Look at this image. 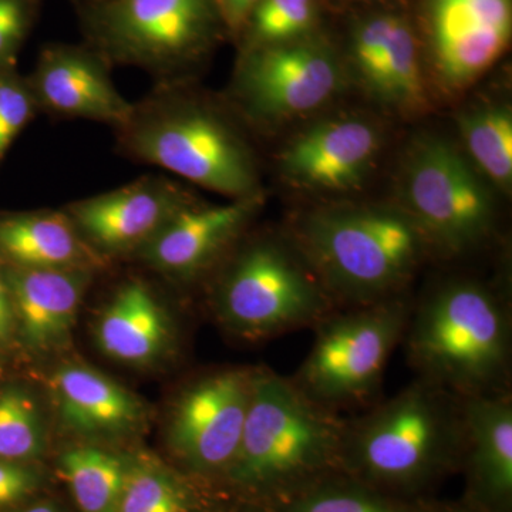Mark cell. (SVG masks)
Returning a JSON list of instances; mask_svg holds the SVG:
<instances>
[{
  "label": "cell",
  "mask_w": 512,
  "mask_h": 512,
  "mask_svg": "<svg viewBox=\"0 0 512 512\" xmlns=\"http://www.w3.org/2000/svg\"><path fill=\"white\" fill-rule=\"evenodd\" d=\"M346 417L313 402L291 377L261 367L237 456L220 493L275 511L333 474L342 473Z\"/></svg>",
  "instance_id": "obj_1"
},
{
  "label": "cell",
  "mask_w": 512,
  "mask_h": 512,
  "mask_svg": "<svg viewBox=\"0 0 512 512\" xmlns=\"http://www.w3.org/2000/svg\"><path fill=\"white\" fill-rule=\"evenodd\" d=\"M463 399L426 380L346 417L340 470L386 493L433 498L463 463Z\"/></svg>",
  "instance_id": "obj_2"
},
{
  "label": "cell",
  "mask_w": 512,
  "mask_h": 512,
  "mask_svg": "<svg viewBox=\"0 0 512 512\" xmlns=\"http://www.w3.org/2000/svg\"><path fill=\"white\" fill-rule=\"evenodd\" d=\"M285 232L338 309L409 293L431 259L419 229L396 204L325 202L296 214Z\"/></svg>",
  "instance_id": "obj_3"
},
{
  "label": "cell",
  "mask_w": 512,
  "mask_h": 512,
  "mask_svg": "<svg viewBox=\"0 0 512 512\" xmlns=\"http://www.w3.org/2000/svg\"><path fill=\"white\" fill-rule=\"evenodd\" d=\"M402 345L416 377L460 399L510 393L512 316L507 296L466 276L413 299Z\"/></svg>",
  "instance_id": "obj_4"
},
{
  "label": "cell",
  "mask_w": 512,
  "mask_h": 512,
  "mask_svg": "<svg viewBox=\"0 0 512 512\" xmlns=\"http://www.w3.org/2000/svg\"><path fill=\"white\" fill-rule=\"evenodd\" d=\"M212 305L225 329L252 342L313 329L338 309L285 231L254 239L229 259Z\"/></svg>",
  "instance_id": "obj_5"
},
{
  "label": "cell",
  "mask_w": 512,
  "mask_h": 512,
  "mask_svg": "<svg viewBox=\"0 0 512 512\" xmlns=\"http://www.w3.org/2000/svg\"><path fill=\"white\" fill-rule=\"evenodd\" d=\"M410 293L335 309L320 320L312 348L291 376L302 393L330 412H357L379 402L390 356L402 345Z\"/></svg>",
  "instance_id": "obj_6"
},
{
  "label": "cell",
  "mask_w": 512,
  "mask_h": 512,
  "mask_svg": "<svg viewBox=\"0 0 512 512\" xmlns=\"http://www.w3.org/2000/svg\"><path fill=\"white\" fill-rule=\"evenodd\" d=\"M490 188L461 148L424 134L407 151L394 204L419 229L430 258L454 261L474 254L495 235Z\"/></svg>",
  "instance_id": "obj_7"
},
{
  "label": "cell",
  "mask_w": 512,
  "mask_h": 512,
  "mask_svg": "<svg viewBox=\"0 0 512 512\" xmlns=\"http://www.w3.org/2000/svg\"><path fill=\"white\" fill-rule=\"evenodd\" d=\"M126 128L127 147L141 161L164 168L229 200L259 194L251 147L218 111L178 101L134 110Z\"/></svg>",
  "instance_id": "obj_8"
},
{
  "label": "cell",
  "mask_w": 512,
  "mask_h": 512,
  "mask_svg": "<svg viewBox=\"0 0 512 512\" xmlns=\"http://www.w3.org/2000/svg\"><path fill=\"white\" fill-rule=\"evenodd\" d=\"M349 82L338 40L323 30L295 42L245 49L235 92L255 120L281 126L325 109Z\"/></svg>",
  "instance_id": "obj_9"
},
{
  "label": "cell",
  "mask_w": 512,
  "mask_h": 512,
  "mask_svg": "<svg viewBox=\"0 0 512 512\" xmlns=\"http://www.w3.org/2000/svg\"><path fill=\"white\" fill-rule=\"evenodd\" d=\"M339 46L349 80L382 109L416 117L429 107V79L406 2L345 10Z\"/></svg>",
  "instance_id": "obj_10"
},
{
  "label": "cell",
  "mask_w": 512,
  "mask_h": 512,
  "mask_svg": "<svg viewBox=\"0 0 512 512\" xmlns=\"http://www.w3.org/2000/svg\"><path fill=\"white\" fill-rule=\"evenodd\" d=\"M427 77L460 94L493 69L512 37V0H406Z\"/></svg>",
  "instance_id": "obj_11"
},
{
  "label": "cell",
  "mask_w": 512,
  "mask_h": 512,
  "mask_svg": "<svg viewBox=\"0 0 512 512\" xmlns=\"http://www.w3.org/2000/svg\"><path fill=\"white\" fill-rule=\"evenodd\" d=\"M255 375L256 369H222L202 376L171 414L167 444L175 467L218 493L237 456Z\"/></svg>",
  "instance_id": "obj_12"
},
{
  "label": "cell",
  "mask_w": 512,
  "mask_h": 512,
  "mask_svg": "<svg viewBox=\"0 0 512 512\" xmlns=\"http://www.w3.org/2000/svg\"><path fill=\"white\" fill-rule=\"evenodd\" d=\"M101 26L117 55L161 69L197 60L225 28L215 0H114Z\"/></svg>",
  "instance_id": "obj_13"
},
{
  "label": "cell",
  "mask_w": 512,
  "mask_h": 512,
  "mask_svg": "<svg viewBox=\"0 0 512 512\" xmlns=\"http://www.w3.org/2000/svg\"><path fill=\"white\" fill-rule=\"evenodd\" d=\"M384 133L375 120L357 114L322 117L285 144L279 171L296 190L336 201L359 190L375 170Z\"/></svg>",
  "instance_id": "obj_14"
},
{
  "label": "cell",
  "mask_w": 512,
  "mask_h": 512,
  "mask_svg": "<svg viewBox=\"0 0 512 512\" xmlns=\"http://www.w3.org/2000/svg\"><path fill=\"white\" fill-rule=\"evenodd\" d=\"M178 185L146 178L70 205L69 217L96 252L143 249L190 202Z\"/></svg>",
  "instance_id": "obj_15"
},
{
  "label": "cell",
  "mask_w": 512,
  "mask_h": 512,
  "mask_svg": "<svg viewBox=\"0 0 512 512\" xmlns=\"http://www.w3.org/2000/svg\"><path fill=\"white\" fill-rule=\"evenodd\" d=\"M264 202L261 192L227 204L190 201L141 249L143 256L148 264L165 274L195 278L234 247Z\"/></svg>",
  "instance_id": "obj_16"
},
{
  "label": "cell",
  "mask_w": 512,
  "mask_h": 512,
  "mask_svg": "<svg viewBox=\"0 0 512 512\" xmlns=\"http://www.w3.org/2000/svg\"><path fill=\"white\" fill-rule=\"evenodd\" d=\"M461 500L481 512H512V393L463 399Z\"/></svg>",
  "instance_id": "obj_17"
},
{
  "label": "cell",
  "mask_w": 512,
  "mask_h": 512,
  "mask_svg": "<svg viewBox=\"0 0 512 512\" xmlns=\"http://www.w3.org/2000/svg\"><path fill=\"white\" fill-rule=\"evenodd\" d=\"M87 272L15 266L5 275L16 326L30 349L49 352L70 338L89 284Z\"/></svg>",
  "instance_id": "obj_18"
},
{
  "label": "cell",
  "mask_w": 512,
  "mask_h": 512,
  "mask_svg": "<svg viewBox=\"0 0 512 512\" xmlns=\"http://www.w3.org/2000/svg\"><path fill=\"white\" fill-rule=\"evenodd\" d=\"M52 392L63 426L83 440L121 439L146 416L137 396L90 366L59 367L52 376Z\"/></svg>",
  "instance_id": "obj_19"
},
{
  "label": "cell",
  "mask_w": 512,
  "mask_h": 512,
  "mask_svg": "<svg viewBox=\"0 0 512 512\" xmlns=\"http://www.w3.org/2000/svg\"><path fill=\"white\" fill-rule=\"evenodd\" d=\"M35 90L43 106L63 116L124 127L134 113L103 66L82 50H47L37 66Z\"/></svg>",
  "instance_id": "obj_20"
},
{
  "label": "cell",
  "mask_w": 512,
  "mask_h": 512,
  "mask_svg": "<svg viewBox=\"0 0 512 512\" xmlns=\"http://www.w3.org/2000/svg\"><path fill=\"white\" fill-rule=\"evenodd\" d=\"M97 348L130 366H150L173 348L174 326L143 282H128L101 311L94 328Z\"/></svg>",
  "instance_id": "obj_21"
},
{
  "label": "cell",
  "mask_w": 512,
  "mask_h": 512,
  "mask_svg": "<svg viewBox=\"0 0 512 512\" xmlns=\"http://www.w3.org/2000/svg\"><path fill=\"white\" fill-rule=\"evenodd\" d=\"M0 251L19 268L89 271L99 261L69 214L55 211L16 215L0 222Z\"/></svg>",
  "instance_id": "obj_22"
},
{
  "label": "cell",
  "mask_w": 512,
  "mask_h": 512,
  "mask_svg": "<svg viewBox=\"0 0 512 512\" xmlns=\"http://www.w3.org/2000/svg\"><path fill=\"white\" fill-rule=\"evenodd\" d=\"M229 498L150 453H130L116 512H217Z\"/></svg>",
  "instance_id": "obj_23"
},
{
  "label": "cell",
  "mask_w": 512,
  "mask_h": 512,
  "mask_svg": "<svg viewBox=\"0 0 512 512\" xmlns=\"http://www.w3.org/2000/svg\"><path fill=\"white\" fill-rule=\"evenodd\" d=\"M130 467V453L97 444L66 448L56 461L79 512H116Z\"/></svg>",
  "instance_id": "obj_24"
},
{
  "label": "cell",
  "mask_w": 512,
  "mask_h": 512,
  "mask_svg": "<svg viewBox=\"0 0 512 512\" xmlns=\"http://www.w3.org/2000/svg\"><path fill=\"white\" fill-rule=\"evenodd\" d=\"M470 163L491 187L507 194L512 185V110L485 103L461 111L457 120Z\"/></svg>",
  "instance_id": "obj_25"
},
{
  "label": "cell",
  "mask_w": 512,
  "mask_h": 512,
  "mask_svg": "<svg viewBox=\"0 0 512 512\" xmlns=\"http://www.w3.org/2000/svg\"><path fill=\"white\" fill-rule=\"evenodd\" d=\"M434 498H406L333 474L274 512H431Z\"/></svg>",
  "instance_id": "obj_26"
},
{
  "label": "cell",
  "mask_w": 512,
  "mask_h": 512,
  "mask_svg": "<svg viewBox=\"0 0 512 512\" xmlns=\"http://www.w3.org/2000/svg\"><path fill=\"white\" fill-rule=\"evenodd\" d=\"M328 0H261L241 35L245 49L281 45L326 30Z\"/></svg>",
  "instance_id": "obj_27"
},
{
  "label": "cell",
  "mask_w": 512,
  "mask_h": 512,
  "mask_svg": "<svg viewBox=\"0 0 512 512\" xmlns=\"http://www.w3.org/2000/svg\"><path fill=\"white\" fill-rule=\"evenodd\" d=\"M45 448V426L35 399L19 387L0 393V460L37 464Z\"/></svg>",
  "instance_id": "obj_28"
},
{
  "label": "cell",
  "mask_w": 512,
  "mask_h": 512,
  "mask_svg": "<svg viewBox=\"0 0 512 512\" xmlns=\"http://www.w3.org/2000/svg\"><path fill=\"white\" fill-rule=\"evenodd\" d=\"M33 113V96L15 79H0V158L12 146Z\"/></svg>",
  "instance_id": "obj_29"
},
{
  "label": "cell",
  "mask_w": 512,
  "mask_h": 512,
  "mask_svg": "<svg viewBox=\"0 0 512 512\" xmlns=\"http://www.w3.org/2000/svg\"><path fill=\"white\" fill-rule=\"evenodd\" d=\"M46 477L37 464L0 460V512H12L42 495Z\"/></svg>",
  "instance_id": "obj_30"
},
{
  "label": "cell",
  "mask_w": 512,
  "mask_h": 512,
  "mask_svg": "<svg viewBox=\"0 0 512 512\" xmlns=\"http://www.w3.org/2000/svg\"><path fill=\"white\" fill-rule=\"evenodd\" d=\"M26 15L20 0H0V63L18 49L25 35Z\"/></svg>",
  "instance_id": "obj_31"
},
{
  "label": "cell",
  "mask_w": 512,
  "mask_h": 512,
  "mask_svg": "<svg viewBox=\"0 0 512 512\" xmlns=\"http://www.w3.org/2000/svg\"><path fill=\"white\" fill-rule=\"evenodd\" d=\"M225 29L234 35H241L245 23L261 0H215Z\"/></svg>",
  "instance_id": "obj_32"
},
{
  "label": "cell",
  "mask_w": 512,
  "mask_h": 512,
  "mask_svg": "<svg viewBox=\"0 0 512 512\" xmlns=\"http://www.w3.org/2000/svg\"><path fill=\"white\" fill-rule=\"evenodd\" d=\"M16 328L15 309L6 276L0 274V345L9 342Z\"/></svg>",
  "instance_id": "obj_33"
},
{
  "label": "cell",
  "mask_w": 512,
  "mask_h": 512,
  "mask_svg": "<svg viewBox=\"0 0 512 512\" xmlns=\"http://www.w3.org/2000/svg\"><path fill=\"white\" fill-rule=\"evenodd\" d=\"M12 512H67L66 508L63 507L59 501L52 497H39L33 498L28 503L20 505Z\"/></svg>",
  "instance_id": "obj_34"
},
{
  "label": "cell",
  "mask_w": 512,
  "mask_h": 512,
  "mask_svg": "<svg viewBox=\"0 0 512 512\" xmlns=\"http://www.w3.org/2000/svg\"><path fill=\"white\" fill-rule=\"evenodd\" d=\"M406 2V0H328L329 6L340 10L362 8V6L387 5V3Z\"/></svg>",
  "instance_id": "obj_35"
},
{
  "label": "cell",
  "mask_w": 512,
  "mask_h": 512,
  "mask_svg": "<svg viewBox=\"0 0 512 512\" xmlns=\"http://www.w3.org/2000/svg\"><path fill=\"white\" fill-rule=\"evenodd\" d=\"M431 512H481L477 508L471 507L464 500L457 501H439L434 498L433 511Z\"/></svg>",
  "instance_id": "obj_36"
},
{
  "label": "cell",
  "mask_w": 512,
  "mask_h": 512,
  "mask_svg": "<svg viewBox=\"0 0 512 512\" xmlns=\"http://www.w3.org/2000/svg\"><path fill=\"white\" fill-rule=\"evenodd\" d=\"M217 512H274L266 510V508L255 507V505L237 503V501L229 500L220 511Z\"/></svg>",
  "instance_id": "obj_37"
}]
</instances>
